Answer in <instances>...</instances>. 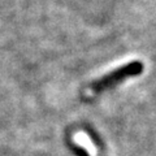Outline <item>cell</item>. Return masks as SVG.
Returning <instances> with one entry per match:
<instances>
[{
  "label": "cell",
  "instance_id": "2",
  "mask_svg": "<svg viewBox=\"0 0 156 156\" xmlns=\"http://www.w3.org/2000/svg\"><path fill=\"white\" fill-rule=\"evenodd\" d=\"M74 142L81 152L85 154V156H103V151L100 150L99 144L89 134L78 131L74 135Z\"/></svg>",
  "mask_w": 156,
  "mask_h": 156
},
{
  "label": "cell",
  "instance_id": "1",
  "mask_svg": "<svg viewBox=\"0 0 156 156\" xmlns=\"http://www.w3.org/2000/svg\"><path fill=\"white\" fill-rule=\"evenodd\" d=\"M143 72V64L140 61H131L129 64L122 65L117 69L112 70L108 74L103 76L99 80L92 82L90 90L92 94H99L101 91H105L108 89H112L117 85H120L122 81L128 80L130 77L139 76Z\"/></svg>",
  "mask_w": 156,
  "mask_h": 156
}]
</instances>
